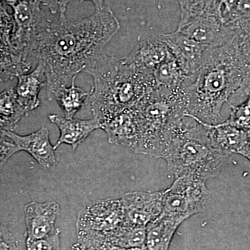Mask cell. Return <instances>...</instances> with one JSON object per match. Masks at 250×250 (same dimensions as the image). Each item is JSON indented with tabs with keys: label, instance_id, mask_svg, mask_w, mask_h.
Here are the masks:
<instances>
[{
	"label": "cell",
	"instance_id": "6da1fadb",
	"mask_svg": "<svg viewBox=\"0 0 250 250\" xmlns=\"http://www.w3.org/2000/svg\"><path fill=\"white\" fill-rule=\"evenodd\" d=\"M120 29L119 21L107 6L78 21L59 15L51 21L34 55L45 67L49 100L104 52Z\"/></svg>",
	"mask_w": 250,
	"mask_h": 250
},
{
	"label": "cell",
	"instance_id": "7a4b0ae2",
	"mask_svg": "<svg viewBox=\"0 0 250 250\" xmlns=\"http://www.w3.org/2000/svg\"><path fill=\"white\" fill-rule=\"evenodd\" d=\"M250 70L234 37L225 45L208 48L201 66L184 90L186 116L206 124H218L224 104L239 89Z\"/></svg>",
	"mask_w": 250,
	"mask_h": 250
},
{
	"label": "cell",
	"instance_id": "3957f363",
	"mask_svg": "<svg viewBox=\"0 0 250 250\" xmlns=\"http://www.w3.org/2000/svg\"><path fill=\"white\" fill-rule=\"evenodd\" d=\"M84 72L93 77L90 109L100 123L136 107L156 87L152 76L104 52Z\"/></svg>",
	"mask_w": 250,
	"mask_h": 250
},
{
	"label": "cell",
	"instance_id": "277c9868",
	"mask_svg": "<svg viewBox=\"0 0 250 250\" xmlns=\"http://www.w3.org/2000/svg\"><path fill=\"white\" fill-rule=\"evenodd\" d=\"M136 108L141 138L135 153L162 157L187 114L185 93L156 87Z\"/></svg>",
	"mask_w": 250,
	"mask_h": 250
},
{
	"label": "cell",
	"instance_id": "5b68a950",
	"mask_svg": "<svg viewBox=\"0 0 250 250\" xmlns=\"http://www.w3.org/2000/svg\"><path fill=\"white\" fill-rule=\"evenodd\" d=\"M190 118H184L161 158L175 178L194 176L207 181L218 175L228 156L210 146L205 123Z\"/></svg>",
	"mask_w": 250,
	"mask_h": 250
},
{
	"label": "cell",
	"instance_id": "8992f818",
	"mask_svg": "<svg viewBox=\"0 0 250 250\" xmlns=\"http://www.w3.org/2000/svg\"><path fill=\"white\" fill-rule=\"evenodd\" d=\"M177 31L210 48L228 43L236 34V31L224 24L215 0H206L194 7L181 11Z\"/></svg>",
	"mask_w": 250,
	"mask_h": 250
},
{
	"label": "cell",
	"instance_id": "52a82bcc",
	"mask_svg": "<svg viewBox=\"0 0 250 250\" xmlns=\"http://www.w3.org/2000/svg\"><path fill=\"white\" fill-rule=\"evenodd\" d=\"M208 192L206 181L194 176L176 177L170 188L164 190L161 214L185 221L205 212Z\"/></svg>",
	"mask_w": 250,
	"mask_h": 250
},
{
	"label": "cell",
	"instance_id": "ba28073f",
	"mask_svg": "<svg viewBox=\"0 0 250 250\" xmlns=\"http://www.w3.org/2000/svg\"><path fill=\"white\" fill-rule=\"evenodd\" d=\"M16 28L12 42L17 53L27 60L35 55L51 21L37 0H22L11 6Z\"/></svg>",
	"mask_w": 250,
	"mask_h": 250
},
{
	"label": "cell",
	"instance_id": "9c48e42d",
	"mask_svg": "<svg viewBox=\"0 0 250 250\" xmlns=\"http://www.w3.org/2000/svg\"><path fill=\"white\" fill-rule=\"evenodd\" d=\"M125 225L122 200L108 198L85 207L77 215V231H93L106 235Z\"/></svg>",
	"mask_w": 250,
	"mask_h": 250
},
{
	"label": "cell",
	"instance_id": "30bf717a",
	"mask_svg": "<svg viewBox=\"0 0 250 250\" xmlns=\"http://www.w3.org/2000/svg\"><path fill=\"white\" fill-rule=\"evenodd\" d=\"M163 191L126 192L122 197L125 225L146 228L163 211Z\"/></svg>",
	"mask_w": 250,
	"mask_h": 250
},
{
	"label": "cell",
	"instance_id": "8fae6325",
	"mask_svg": "<svg viewBox=\"0 0 250 250\" xmlns=\"http://www.w3.org/2000/svg\"><path fill=\"white\" fill-rule=\"evenodd\" d=\"M101 126L107 134L108 142L136 152L141 138V121L136 107L118 113L102 123Z\"/></svg>",
	"mask_w": 250,
	"mask_h": 250
},
{
	"label": "cell",
	"instance_id": "7c38bea8",
	"mask_svg": "<svg viewBox=\"0 0 250 250\" xmlns=\"http://www.w3.org/2000/svg\"><path fill=\"white\" fill-rule=\"evenodd\" d=\"M172 54L164 35H159L143 39L132 52L124 59L153 77L156 69L170 59Z\"/></svg>",
	"mask_w": 250,
	"mask_h": 250
},
{
	"label": "cell",
	"instance_id": "4fadbf2b",
	"mask_svg": "<svg viewBox=\"0 0 250 250\" xmlns=\"http://www.w3.org/2000/svg\"><path fill=\"white\" fill-rule=\"evenodd\" d=\"M4 134L16 145L19 152L29 153L46 170L58 164L56 149L50 142L49 130L45 126L26 136L16 134L14 131H5Z\"/></svg>",
	"mask_w": 250,
	"mask_h": 250
},
{
	"label": "cell",
	"instance_id": "5bb4252c",
	"mask_svg": "<svg viewBox=\"0 0 250 250\" xmlns=\"http://www.w3.org/2000/svg\"><path fill=\"white\" fill-rule=\"evenodd\" d=\"M57 202H31L24 207L27 239L26 242L42 239L55 230L54 225L60 213Z\"/></svg>",
	"mask_w": 250,
	"mask_h": 250
},
{
	"label": "cell",
	"instance_id": "9a60e30c",
	"mask_svg": "<svg viewBox=\"0 0 250 250\" xmlns=\"http://www.w3.org/2000/svg\"><path fill=\"white\" fill-rule=\"evenodd\" d=\"M164 37L186 72L190 77L195 76L210 47L200 45L177 30L164 34Z\"/></svg>",
	"mask_w": 250,
	"mask_h": 250
},
{
	"label": "cell",
	"instance_id": "2e32d148",
	"mask_svg": "<svg viewBox=\"0 0 250 250\" xmlns=\"http://www.w3.org/2000/svg\"><path fill=\"white\" fill-rule=\"evenodd\" d=\"M48 118L51 123L58 126L60 131L58 141L54 146L55 149L61 145L67 144L71 146L75 152L92 132L102 127L100 121L95 117L88 120L67 119L59 115L52 114Z\"/></svg>",
	"mask_w": 250,
	"mask_h": 250
},
{
	"label": "cell",
	"instance_id": "e0dca14e",
	"mask_svg": "<svg viewBox=\"0 0 250 250\" xmlns=\"http://www.w3.org/2000/svg\"><path fill=\"white\" fill-rule=\"evenodd\" d=\"M205 125L210 146L228 156L233 153L237 154L248 138V133L228 124L226 121L215 125L205 123Z\"/></svg>",
	"mask_w": 250,
	"mask_h": 250
},
{
	"label": "cell",
	"instance_id": "ac0fdd59",
	"mask_svg": "<svg viewBox=\"0 0 250 250\" xmlns=\"http://www.w3.org/2000/svg\"><path fill=\"white\" fill-rule=\"evenodd\" d=\"M17 79V85L14 88L16 96L22 107L29 113L40 105L39 93L47 84L45 67L39 61L32 72L20 75Z\"/></svg>",
	"mask_w": 250,
	"mask_h": 250
},
{
	"label": "cell",
	"instance_id": "d6986e66",
	"mask_svg": "<svg viewBox=\"0 0 250 250\" xmlns=\"http://www.w3.org/2000/svg\"><path fill=\"white\" fill-rule=\"evenodd\" d=\"M183 220L161 214L146 227V248L147 250H168L174 233Z\"/></svg>",
	"mask_w": 250,
	"mask_h": 250
},
{
	"label": "cell",
	"instance_id": "ffe728a7",
	"mask_svg": "<svg viewBox=\"0 0 250 250\" xmlns=\"http://www.w3.org/2000/svg\"><path fill=\"white\" fill-rule=\"evenodd\" d=\"M222 21L231 30H242L250 25V0H216Z\"/></svg>",
	"mask_w": 250,
	"mask_h": 250
},
{
	"label": "cell",
	"instance_id": "44dd1931",
	"mask_svg": "<svg viewBox=\"0 0 250 250\" xmlns=\"http://www.w3.org/2000/svg\"><path fill=\"white\" fill-rule=\"evenodd\" d=\"M75 80H72L70 86L62 87L54 94L53 100L59 104L63 112L65 118H74L77 112L84 105L85 100L90 96V92H86L75 85Z\"/></svg>",
	"mask_w": 250,
	"mask_h": 250
},
{
	"label": "cell",
	"instance_id": "7402d4cb",
	"mask_svg": "<svg viewBox=\"0 0 250 250\" xmlns=\"http://www.w3.org/2000/svg\"><path fill=\"white\" fill-rule=\"evenodd\" d=\"M108 243L125 250L146 246V228L123 225L105 235Z\"/></svg>",
	"mask_w": 250,
	"mask_h": 250
},
{
	"label": "cell",
	"instance_id": "603a6c76",
	"mask_svg": "<svg viewBox=\"0 0 250 250\" xmlns=\"http://www.w3.org/2000/svg\"><path fill=\"white\" fill-rule=\"evenodd\" d=\"M28 112L18 102L14 88L0 93V119L4 121L11 131H14Z\"/></svg>",
	"mask_w": 250,
	"mask_h": 250
},
{
	"label": "cell",
	"instance_id": "cb8c5ba5",
	"mask_svg": "<svg viewBox=\"0 0 250 250\" xmlns=\"http://www.w3.org/2000/svg\"><path fill=\"white\" fill-rule=\"evenodd\" d=\"M31 65L21 56L9 53L0 49V82H10L28 73Z\"/></svg>",
	"mask_w": 250,
	"mask_h": 250
},
{
	"label": "cell",
	"instance_id": "d4e9b609",
	"mask_svg": "<svg viewBox=\"0 0 250 250\" xmlns=\"http://www.w3.org/2000/svg\"><path fill=\"white\" fill-rule=\"evenodd\" d=\"M15 28L14 16L5 9L2 1L0 0V49L9 53L19 55L12 42Z\"/></svg>",
	"mask_w": 250,
	"mask_h": 250
},
{
	"label": "cell",
	"instance_id": "484cf974",
	"mask_svg": "<svg viewBox=\"0 0 250 250\" xmlns=\"http://www.w3.org/2000/svg\"><path fill=\"white\" fill-rule=\"evenodd\" d=\"M230 105L231 113L227 123L247 133H250V95L244 103L238 106Z\"/></svg>",
	"mask_w": 250,
	"mask_h": 250
},
{
	"label": "cell",
	"instance_id": "4316f807",
	"mask_svg": "<svg viewBox=\"0 0 250 250\" xmlns=\"http://www.w3.org/2000/svg\"><path fill=\"white\" fill-rule=\"evenodd\" d=\"M61 233L60 229L57 228L45 238L26 242V250H61Z\"/></svg>",
	"mask_w": 250,
	"mask_h": 250
},
{
	"label": "cell",
	"instance_id": "83f0119b",
	"mask_svg": "<svg viewBox=\"0 0 250 250\" xmlns=\"http://www.w3.org/2000/svg\"><path fill=\"white\" fill-rule=\"evenodd\" d=\"M234 38L243 60L250 68V25L236 31Z\"/></svg>",
	"mask_w": 250,
	"mask_h": 250
},
{
	"label": "cell",
	"instance_id": "f1b7e54d",
	"mask_svg": "<svg viewBox=\"0 0 250 250\" xmlns=\"http://www.w3.org/2000/svg\"><path fill=\"white\" fill-rule=\"evenodd\" d=\"M0 250H22L21 243L9 228L0 222Z\"/></svg>",
	"mask_w": 250,
	"mask_h": 250
},
{
	"label": "cell",
	"instance_id": "f546056e",
	"mask_svg": "<svg viewBox=\"0 0 250 250\" xmlns=\"http://www.w3.org/2000/svg\"><path fill=\"white\" fill-rule=\"evenodd\" d=\"M5 131L0 130V170L4 167L11 156L18 151L17 147L12 141L5 139Z\"/></svg>",
	"mask_w": 250,
	"mask_h": 250
},
{
	"label": "cell",
	"instance_id": "4dcf8cb0",
	"mask_svg": "<svg viewBox=\"0 0 250 250\" xmlns=\"http://www.w3.org/2000/svg\"><path fill=\"white\" fill-rule=\"evenodd\" d=\"M75 1V0H59V11L60 15H65L67 6L72 1ZM81 2H84V1H90L93 3L95 6V10L102 9L104 5V0H78Z\"/></svg>",
	"mask_w": 250,
	"mask_h": 250
},
{
	"label": "cell",
	"instance_id": "1f68e13d",
	"mask_svg": "<svg viewBox=\"0 0 250 250\" xmlns=\"http://www.w3.org/2000/svg\"><path fill=\"white\" fill-rule=\"evenodd\" d=\"M250 95V70H248L243 78V82L239 89L233 94L232 97H246L248 98Z\"/></svg>",
	"mask_w": 250,
	"mask_h": 250
},
{
	"label": "cell",
	"instance_id": "d6a6232c",
	"mask_svg": "<svg viewBox=\"0 0 250 250\" xmlns=\"http://www.w3.org/2000/svg\"><path fill=\"white\" fill-rule=\"evenodd\" d=\"M41 4L47 6L51 14H56L59 11V0H37Z\"/></svg>",
	"mask_w": 250,
	"mask_h": 250
},
{
	"label": "cell",
	"instance_id": "836d02e7",
	"mask_svg": "<svg viewBox=\"0 0 250 250\" xmlns=\"http://www.w3.org/2000/svg\"><path fill=\"white\" fill-rule=\"evenodd\" d=\"M177 1L180 6L181 11H182V10L188 9L192 6H196L203 2L205 0H177Z\"/></svg>",
	"mask_w": 250,
	"mask_h": 250
},
{
	"label": "cell",
	"instance_id": "e575fe53",
	"mask_svg": "<svg viewBox=\"0 0 250 250\" xmlns=\"http://www.w3.org/2000/svg\"><path fill=\"white\" fill-rule=\"evenodd\" d=\"M237 154H241L250 161V133H248L246 142Z\"/></svg>",
	"mask_w": 250,
	"mask_h": 250
},
{
	"label": "cell",
	"instance_id": "d590c367",
	"mask_svg": "<svg viewBox=\"0 0 250 250\" xmlns=\"http://www.w3.org/2000/svg\"><path fill=\"white\" fill-rule=\"evenodd\" d=\"M21 1H22V0H1L3 3L9 5L11 7Z\"/></svg>",
	"mask_w": 250,
	"mask_h": 250
},
{
	"label": "cell",
	"instance_id": "8d00e7d4",
	"mask_svg": "<svg viewBox=\"0 0 250 250\" xmlns=\"http://www.w3.org/2000/svg\"><path fill=\"white\" fill-rule=\"evenodd\" d=\"M0 130H2V131H11L7 125L4 121H1V119H0Z\"/></svg>",
	"mask_w": 250,
	"mask_h": 250
},
{
	"label": "cell",
	"instance_id": "74e56055",
	"mask_svg": "<svg viewBox=\"0 0 250 250\" xmlns=\"http://www.w3.org/2000/svg\"><path fill=\"white\" fill-rule=\"evenodd\" d=\"M68 250H82V248H81V247L80 246V245L78 244V243H75V244H74L73 246L70 247V249Z\"/></svg>",
	"mask_w": 250,
	"mask_h": 250
},
{
	"label": "cell",
	"instance_id": "f35d334b",
	"mask_svg": "<svg viewBox=\"0 0 250 250\" xmlns=\"http://www.w3.org/2000/svg\"><path fill=\"white\" fill-rule=\"evenodd\" d=\"M126 250H147V248H146V246L143 247V248H133V249H129Z\"/></svg>",
	"mask_w": 250,
	"mask_h": 250
}]
</instances>
